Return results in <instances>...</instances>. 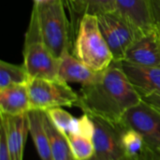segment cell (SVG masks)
Instances as JSON below:
<instances>
[{
    "label": "cell",
    "mask_w": 160,
    "mask_h": 160,
    "mask_svg": "<svg viewBox=\"0 0 160 160\" xmlns=\"http://www.w3.org/2000/svg\"><path fill=\"white\" fill-rule=\"evenodd\" d=\"M78 94L77 107L83 112L119 128L126 112L142 100L125 73L122 62L117 61L103 70L95 82L82 85Z\"/></svg>",
    "instance_id": "6da1fadb"
},
{
    "label": "cell",
    "mask_w": 160,
    "mask_h": 160,
    "mask_svg": "<svg viewBox=\"0 0 160 160\" xmlns=\"http://www.w3.org/2000/svg\"><path fill=\"white\" fill-rule=\"evenodd\" d=\"M73 55L98 72L105 70L113 62L96 15L85 13L82 17L76 32Z\"/></svg>",
    "instance_id": "7a4b0ae2"
},
{
    "label": "cell",
    "mask_w": 160,
    "mask_h": 160,
    "mask_svg": "<svg viewBox=\"0 0 160 160\" xmlns=\"http://www.w3.org/2000/svg\"><path fill=\"white\" fill-rule=\"evenodd\" d=\"M22 56L23 65L31 79H58L60 59L51 52L42 38L37 9L34 6L25 33Z\"/></svg>",
    "instance_id": "3957f363"
},
{
    "label": "cell",
    "mask_w": 160,
    "mask_h": 160,
    "mask_svg": "<svg viewBox=\"0 0 160 160\" xmlns=\"http://www.w3.org/2000/svg\"><path fill=\"white\" fill-rule=\"evenodd\" d=\"M42 38L51 52L60 59L69 51L70 28L63 0H51L36 5Z\"/></svg>",
    "instance_id": "277c9868"
},
{
    "label": "cell",
    "mask_w": 160,
    "mask_h": 160,
    "mask_svg": "<svg viewBox=\"0 0 160 160\" xmlns=\"http://www.w3.org/2000/svg\"><path fill=\"white\" fill-rule=\"evenodd\" d=\"M27 88L31 110L77 107L79 102V94L60 79H30Z\"/></svg>",
    "instance_id": "5b68a950"
},
{
    "label": "cell",
    "mask_w": 160,
    "mask_h": 160,
    "mask_svg": "<svg viewBox=\"0 0 160 160\" xmlns=\"http://www.w3.org/2000/svg\"><path fill=\"white\" fill-rule=\"evenodd\" d=\"M100 31L112 53L113 61H125L130 46L143 34L139 32L117 10L97 16Z\"/></svg>",
    "instance_id": "8992f818"
},
{
    "label": "cell",
    "mask_w": 160,
    "mask_h": 160,
    "mask_svg": "<svg viewBox=\"0 0 160 160\" xmlns=\"http://www.w3.org/2000/svg\"><path fill=\"white\" fill-rule=\"evenodd\" d=\"M122 128L139 132L154 150L160 149V111L142 100L126 112L122 118ZM159 153V152H158Z\"/></svg>",
    "instance_id": "52a82bcc"
},
{
    "label": "cell",
    "mask_w": 160,
    "mask_h": 160,
    "mask_svg": "<svg viewBox=\"0 0 160 160\" xmlns=\"http://www.w3.org/2000/svg\"><path fill=\"white\" fill-rule=\"evenodd\" d=\"M92 118L95 123V133L92 139L95 154L90 160H127L121 144L123 128L99 117L92 116Z\"/></svg>",
    "instance_id": "ba28073f"
},
{
    "label": "cell",
    "mask_w": 160,
    "mask_h": 160,
    "mask_svg": "<svg viewBox=\"0 0 160 160\" xmlns=\"http://www.w3.org/2000/svg\"><path fill=\"white\" fill-rule=\"evenodd\" d=\"M125 61L142 67H159V29L156 27L141 36L128 49Z\"/></svg>",
    "instance_id": "9c48e42d"
},
{
    "label": "cell",
    "mask_w": 160,
    "mask_h": 160,
    "mask_svg": "<svg viewBox=\"0 0 160 160\" xmlns=\"http://www.w3.org/2000/svg\"><path fill=\"white\" fill-rule=\"evenodd\" d=\"M6 134L11 160H23L24 146L29 133L27 113L16 116L1 114V125Z\"/></svg>",
    "instance_id": "30bf717a"
},
{
    "label": "cell",
    "mask_w": 160,
    "mask_h": 160,
    "mask_svg": "<svg viewBox=\"0 0 160 160\" xmlns=\"http://www.w3.org/2000/svg\"><path fill=\"white\" fill-rule=\"evenodd\" d=\"M122 67L142 98L160 94V66L142 67L123 61Z\"/></svg>",
    "instance_id": "8fae6325"
},
{
    "label": "cell",
    "mask_w": 160,
    "mask_h": 160,
    "mask_svg": "<svg viewBox=\"0 0 160 160\" xmlns=\"http://www.w3.org/2000/svg\"><path fill=\"white\" fill-rule=\"evenodd\" d=\"M116 10L142 34L156 28L150 0H116Z\"/></svg>",
    "instance_id": "7c38bea8"
},
{
    "label": "cell",
    "mask_w": 160,
    "mask_h": 160,
    "mask_svg": "<svg viewBox=\"0 0 160 160\" xmlns=\"http://www.w3.org/2000/svg\"><path fill=\"white\" fill-rule=\"evenodd\" d=\"M101 72L91 69L68 51L60 58L58 79L68 83H80L82 86L95 82L100 77Z\"/></svg>",
    "instance_id": "4fadbf2b"
},
{
    "label": "cell",
    "mask_w": 160,
    "mask_h": 160,
    "mask_svg": "<svg viewBox=\"0 0 160 160\" xmlns=\"http://www.w3.org/2000/svg\"><path fill=\"white\" fill-rule=\"evenodd\" d=\"M31 110L27 84L11 85L0 90L1 114L16 116Z\"/></svg>",
    "instance_id": "5bb4252c"
},
{
    "label": "cell",
    "mask_w": 160,
    "mask_h": 160,
    "mask_svg": "<svg viewBox=\"0 0 160 160\" xmlns=\"http://www.w3.org/2000/svg\"><path fill=\"white\" fill-rule=\"evenodd\" d=\"M121 144L127 160H160L159 153L151 148L143 137L134 129H122Z\"/></svg>",
    "instance_id": "9a60e30c"
},
{
    "label": "cell",
    "mask_w": 160,
    "mask_h": 160,
    "mask_svg": "<svg viewBox=\"0 0 160 160\" xmlns=\"http://www.w3.org/2000/svg\"><path fill=\"white\" fill-rule=\"evenodd\" d=\"M45 111L30 110L27 112L29 133L32 137L37 153L41 160H52L49 136L44 124Z\"/></svg>",
    "instance_id": "2e32d148"
},
{
    "label": "cell",
    "mask_w": 160,
    "mask_h": 160,
    "mask_svg": "<svg viewBox=\"0 0 160 160\" xmlns=\"http://www.w3.org/2000/svg\"><path fill=\"white\" fill-rule=\"evenodd\" d=\"M44 124L49 136L52 160H75L70 149L68 136L61 132L51 121L45 112Z\"/></svg>",
    "instance_id": "e0dca14e"
},
{
    "label": "cell",
    "mask_w": 160,
    "mask_h": 160,
    "mask_svg": "<svg viewBox=\"0 0 160 160\" xmlns=\"http://www.w3.org/2000/svg\"><path fill=\"white\" fill-rule=\"evenodd\" d=\"M30 76L24 65H15L0 61V90L11 85L27 84Z\"/></svg>",
    "instance_id": "ac0fdd59"
},
{
    "label": "cell",
    "mask_w": 160,
    "mask_h": 160,
    "mask_svg": "<svg viewBox=\"0 0 160 160\" xmlns=\"http://www.w3.org/2000/svg\"><path fill=\"white\" fill-rule=\"evenodd\" d=\"M68 139L74 159L90 160L93 158L95 147L92 140L78 135H68Z\"/></svg>",
    "instance_id": "d6986e66"
},
{
    "label": "cell",
    "mask_w": 160,
    "mask_h": 160,
    "mask_svg": "<svg viewBox=\"0 0 160 160\" xmlns=\"http://www.w3.org/2000/svg\"><path fill=\"white\" fill-rule=\"evenodd\" d=\"M52 124L65 135L68 136L71 132V128L74 122V117L68 111L58 108H52L45 111Z\"/></svg>",
    "instance_id": "ffe728a7"
},
{
    "label": "cell",
    "mask_w": 160,
    "mask_h": 160,
    "mask_svg": "<svg viewBox=\"0 0 160 160\" xmlns=\"http://www.w3.org/2000/svg\"><path fill=\"white\" fill-rule=\"evenodd\" d=\"M95 133V123L91 115L83 113L79 118H75L69 135H78L92 140Z\"/></svg>",
    "instance_id": "44dd1931"
},
{
    "label": "cell",
    "mask_w": 160,
    "mask_h": 160,
    "mask_svg": "<svg viewBox=\"0 0 160 160\" xmlns=\"http://www.w3.org/2000/svg\"><path fill=\"white\" fill-rule=\"evenodd\" d=\"M116 10V0H86L84 14L99 15Z\"/></svg>",
    "instance_id": "7402d4cb"
},
{
    "label": "cell",
    "mask_w": 160,
    "mask_h": 160,
    "mask_svg": "<svg viewBox=\"0 0 160 160\" xmlns=\"http://www.w3.org/2000/svg\"><path fill=\"white\" fill-rule=\"evenodd\" d=\"M68 4L72 13H75L81 21L82 17L84 14L86 0H68Z\"/></svg>",
    "instance_id": "603a6c76"
},
{
    "label": "cell",
    "mask_w": 160,
    "mask_h": 160,
    "mask_svg": "<svg viewBox=\"0 0 160 160\" xmlns=\"http://www.w3.org/2000/svg\"><path fill=\"white\" fill-rule=\"evenodd\" d=\"M0 160H11L4 128L0 126Z\"/></svg>",
    "instance_id": "cb8c5ba5"
},
{
    "label": "cell",
    "mask_w": 160,
    "mask_h": 160,
    "mask_svg": "<svg viewBox=\"0 0 160 160\" xmlns=\"http://www.w3.org/2000/svg\"><path fill=\"white\" fill-rule=\"evenodd\" d=\"M150 7L155 25L160 30V0H150Z\"/></svg>",
    "instance_id": "d4e9b609"
},
{
    "label": "cell",
    "mask_w": 160,
    "mask_h": 160,
    "mask_svg": "<svg viewBox=\"0 0 160 160\" xmlns=\"http://www.w3.org/2000/svg\"><path fill=\"white\" fill-rule=\"evenodd\" d=\"M142 100H144L145 102L149 103L150 105L154 106L155 108H157L160 111V94H153V95L144 97L142 98Z\"/></svg>",
    "instance_id": "484cf974"
},
{
    "label": "cell",
    "mask_w": 160,
    "mask_h": 160,
    "mask_svg": "<svg viewBox=\"0 0 160 160\" xmlns=\"http://www.w3.org/2000/svg\"><path fill=\"white\" fill-rule=\"evenodd\" d=\"M49 1H51V0H33L34 4H36V5L44 4V3H47V2H49Z\"/></svg>",
    "instance_id": "4316f807"
},
{
    "label": "cell",
    "mask_w": 160,
    "mask_h": 160,
    "mask_svg": "<svg viewBox=\"0 0 160 160\" xmlns=\"http://www.w3.org/2000/svg\"><path fill=\"white\" fill-rule=\"evenodd\" d=\"M158 152H159V154H160V149H159V150H158Z\"/></svg>",
    "instance_id": "83f0119b"
}]
</instances>
